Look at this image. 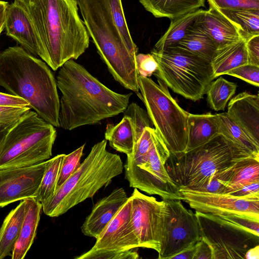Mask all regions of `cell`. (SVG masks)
Returning a JSON list of instances; mask_svg holds the SVG:
<instances>
[{
    "label": "cell",
    "instance_id": "obj_17",
    "mask_svg": "<svg viewBox=\"0 0 259 259\" xmlns=\"http://www.w3.org/2000/svg\"><path fill=\"white\" fill-rule=\"evenodd\" d=\"M5 29L6 34L27 51L40 57L41 44L33 23L26 11L14 2L8 6Z\"/></svg>",
    "mask_w": 259,
    "mask_h": 259
},
{
    "label": "cell",
    "instance_id": "obj_10",
    "mask_svg": "<svg viewBox=\"0 0 259 259\" xmlns=\"http://www.w3.org/2000/svg\"><path fill=\"white\" fill-rule=\"evenodd\" d=\"M169 156L168 148L154 128L153 142L147 150L126 156L123 168L130 186L163 199L181 200L179 188L165 168Z\"/></svg>",
    "mask_w": 259,
    "mask_h": 259
},
{
    "label": "cell",
    "instance_id": "obj_6",
    "mask_svg": "<svg viewBox=\"0 0 259 259\" xmlns=\"http://www.w3.org/2000/svg\"><path fill=\"white\" fill-rule=\"evenodd\" d=\"M55 126L28 111L0 144V169L32 166L49 159L57 136Z\"/></svg>",
    "mask_w": 259,
    "mask_h": 259
},
{
    "label": "cell",
    "instance_id": "obj_44",
    "mask_svg": "<svg viewBox=\"0 0 259 259\" xmlns=\"http://www.w3.org/2000/svg\"><path fill=\"white\" fill-rule=\"evenodd\" d=\"M197 242L177 254L171 259H193L196 251Z\"/></svg>",
    "mask_w": 259,
    "mask_h": 259
},
{
    "label": "cell",
    "instance_id": "obj_2",
    "mask_svg": "<svg viewBox=\"0 0 259 259\" xmlns=\"http://www.w3.org/2000/svg\"><path fill=\"white\" fill-rule=\"evenodd\" d=\"M30 18L41 44L40 58L54 71L78 58L90 36L77 0H14Z\"/></svg>",
    "mask_w": 259,
    "mask_h": 259
},
{
    "label": "cell",
    "instance_id": "obj_7",
    "mask_svg": "<svg viewBox=\"0 0 259 259\" xmlns=\"http://www.w3.org/2000/svg\"><path fill=\"white\" fill-rule=\"evenodd\" d=\"M158 66L154 75L174 92L193 101L206 94L215 79L210 61L177 46L150 53Z\"/></svg>",
    "mask_w": 259,
    "mask_h": 259
},
{
    "label": "cell",
    "instance_id": "obj_32",
    "mask_svg": "<svg viewBox=\"0 0 259 259\" xmlns=\"http://www.w3.org/2000/svg\"><path fill=\"white\" fill-rule=\"evenodd\" d=\"M64 154H58L48 159L40 184L34 197L41 204L51 198L56 192L61 164Z\"/></svg>",
    "mask_w": 259,
    "mask_h": 259
},
{
    "label": "cell",
    "instance_id": "obj_15",
    "mask_svg": "<svg viewBox=\"0 0 259 259\" xmlns=\"http://www.w3.org/2000/svg\"><path fill=\"white\" fill-rule=\"evenodd\" d=\"M181 200L196 211L216 215L240 214L259 219V196L237 197L180 188Z\"/></svg>",
    "mask_w": 259,
    "mask_h": 259
},
{
    "label": "cell",
    "instance_id": "obj_13",
    "mask_svg": "<svg viewBox=\"0 0 259 259\" xmlns=\"http://www.w3.org/2000/svg\"><path fill=\"white\" fill-rule=\"evenodd\" d=\"M161 238L158 259H171L177 254L201 240L195 213L180 199H163Z\"/></svg>",
    "mask_w": 259,
    "mask_h": 259
},
{
    "label": "cell",
    "instance_id": "obj_34",
    "mask_svg": "<svg viewBox=\"0 0 259 259\" xmlns=\"http://www.w3.org/2000/svg\"><path fill=\"white\" fill-rule=\"evenodd\" d=\"M84 146L85 144L68 154H64L60 168L57 189L61 186L79 166Z\"/></svg>",
    "mask_w": 259,
    "mask_h": 259
},
{
    "label": "cell",
    "instance_id": "obj_27",
    "mask_svg": "<svg viewBox=\"0 0 259 259\" xmlns=\"http://www.w3.org/2000/svg\"><path fill=\"white\" fill-rule=\"evenodd\" d=\"M140 136L131 118L124 115L117 124H108L105 133V139L114 149L126 156L133 152L134 145Z\"/></svg>",
    "mask_w": 259,
    "mask_h": 259
},
{
    "label": "cell",
    "instance_id": "obj_38",
    "mask_svg": "<svg viewBox=\"0 0 259 259\" xmlns=\"http://www.w3.org/2000/svg\"><path fill=\"white\" fill-rule=\"evenodd\" d=\"M31 108L0 106V123L12 124L18 121Z\"/></svg>",
    "mask_w": 259,
    "mask_h": 259
},
{
    "label": "cell",
    "instance_id": "obj_20",
    "mask_svg": "<svg viewBox=\"0 0 259 259\" xmlns=\"http://www.w3.org/2000/svg\"><path fill=\"white\" fill-rule=\"evenodd\" d=\"M219 134L229 146L234 159H259V144L238 126L227 112L217 113Z\"/></svg>",
    "mask_w": 259,
    "mask_h": 259
},
{
    "label": "cell",
    "instance_id": "obj_16",
    "mask_svg": "<svg viewBox=\"0 0 259 259\" xmlns=\"http://www.w3.org/2000/svg\"><path fill=\"white\" fill-rule=\"evenodd\" d=\"M48 160L29 166L0 169V207L34 197Z\"/></svg>",
    "mask_w": 259,
    "mask_h": 259
},
{
    "label": "cell",
    "instance_id": "obj_28",
    "mask_svg": "<svg viewBox=\"0 0 259 259\" xmlns=\"http://www.w3.org/2000/svg\"><path fill=\"white\" fill-rule=\"evenodd\" d=\"M156 18L172 19L205 7V0H139Z\"/></svg>",
    "mask_w": 259,
    "mask_h": 259
},
{
    "label": "cell",
    "instance_id": "obj_43",
    "mask_svg": "<svg viewBox=\"0 0 259 259\" xmlns=\"http://www.w3.org/2000/svg\"><path fill=\"white\" fill-rule=\"evenodd\" d=\"M225 190V187L214 176L207 184L197 191L223 194Z\"/></svg>",
    "mask_w": 259,
    "mask_h": 259
},
{
    "label": "cell",
    "instance_id": "obj_22",
    "mask_svg": "<svg viewBox=\"0 0 259 259\" xmlns=\"http://www.w3.org/2000/svg\"><path fill=\"white\" fill-rule=\"evenodd\" d=\"M214 177L226 188L224 194L250 183L259 182V159L247 158L234 161Z\"/></svg>",
    "mask_w": 259,
    "mask_h": 259
},
{
    "label": "cell",
    "instance_id": "obj_33",
    "mask_svg": "<svg viewBox=\"0 0 259 259\" xmlns=\"http://www.w3.org/2000/svg\"><path fill=\"white\" fill-rule=\"evenodd\" d=\"M237 84L220 77L209 84L206 94L207 103L213 110H224L237 89Z\"/></svg>",
    "mask_w": 259,
    "mask_h": 259
},
{
    "label": "cell",
    "instance_id": "obj_23",
    "mask_svg": "<svg viewBox=\"0 0 259 259\" xmlns=\"http://www.w3.org/2000/svg\"><path fill=\"white\" fill-rule=\"evenodd\" d=\"M219 135V127L217 114L189 113L187 120V144L185 152L206 143Z\"/></svg>",
    "mask_w": 259,
    "mask_h": 259
},
{
    "label": "cell",
    "instance_id": "obj_41",
    "mask_svg": "<svg viewBox=\"0 0 259 259\" xmlns=\"http://www.w3.org/2000/svg\"><path fill=\"white\" fill-rule=\"evenodd\" d=\"M227 194L242 197L253 196H259V182L248 184Z\"/></svg>",
    "mask_w": 259,
    "mask_h": 259
},
{
    "label": "cell",
    "instance_id": "obj_26",
    "mask_svg": "<svg viewBox=\"0 0 259 259\" xmlns=\"http://www.w3.org/2000/svg\"><path fill=\"white\" fill-rule=\"evenodd\" d=\"M29 204V198L23 200L4 219L0 228V259L11 255Z\"/></svg>",
    "mask_w": 259,
    "mask_h": 259
},
{
    "label": "cell",
    "instance_id": "obj_39",
    "mask_svg": "<svg viewBox=\"0 0 259 259\" xmlns=\"http://www.w3.org/2000/svg\"><path fill=\"white\" fill-rule=\"evenodd\" d=\"M248 64L259 66V34L246 40Z\"/></svg>",
    "mask_w": 259,
    "mask_h": 259
},
{
    "label": "cell",
    "instance_id": "obj_25",
    "mask_svg": "<svg viewBox=\"0 0 259 259\" xmlns=\"http://www.w3.org/2000/svg\"><path fill=\"white\" fill-rule=\"evenodd\" d=\"M210 63L215 78L226 74L234 68L248 64L246 40L242 38L217 49Z\"/></svg>",
    "mask_w": 259,
    "mask_h": 259
},
{
    "label": "cell",
    "instance_id": "obj_36",
    "mask_svg": "<svg viewBox=\"0 0 259 259\" xmlns=\"http://www.w3.org/2000/svg\"><path fill=\"white\" fill-rule=\"evenodd\" d=\"M226 74L239 78L256 87L259 86V66L246 64L233 69Z\"/></svg>",
    "mask_w": 259,
    "mask_h": 259
},
{
    "label": "cell",
    "instance_id": "obj_18",
    "mask_svg": "<svg viewBox=\"0 0 259 259\" xmlns=\"http://www.w3.org/2000/svg\"><path fill=\"white\" fill-rule=\"evenodd\" d=\"M128 197L122 188L114 189L94 206L81 227L87 236L97 239L127 201Z\"/></svg>",
    "mask_w": 259,
    "mask_h": 259
},
{
    "label": "cell",
    "instance_id": "obj_47",
    "mask_svg": "<svg viewBox=\"0 0 259 259\" xmlns=\"http://www.w3.org/2000/svg\"><path fill=\"white\" fill-rule=\"evenodd\" d=\"M259 245H256L247 250L245 254V258L251 259L256 258L258 259L259 256Z\"/></svg>",
    "mask_w": 259,
    "mask_h": 259
},
{
    "label": "cell",
    "instance_id": "obj_4",
    "mask_svg": "<svg viewBox=\"0 0 259 259\" xmlns=\"http://www.w3.org/2000/svg\"><path fill=\"white\" fill-rule=\"evenodd\" d=\"M77 1L88 33L109 72L122 87L138 95L136 45L122 35L105 0Z\"/></svg>",
    "mask_w": 259,
    "mask_h": 259
},
{
    "label": "cell",
    "instance_id": "obj_24",
    "mask_svg": "<svg viewBox=\"0 0 259 259\" xmlns=\"http://www.w3.org/2000/svg\"><path fill=\"white\" fill-rule=\"evenodd\" d=\"M42 204L34 197L29 198V204L20 231L11 253L12 259L24 258L35 237L40 217Z\"/></svg>",
    "mask_w": 259,
    "mask_h": 259
},
{
    "label": "cell",
    "instance_id": "obj_29",
    "mask_svg": "<svg viewBox=\"0 0 259 259\" xmlns=\"http://www.w3.org/2000/svg\"><path fill=\"white\" fill-rule=\"evenodd\" d=\"M175 46L209 61L212 60L217 49L211 38L195 22L184 38Z\"/></svg>",
    "mask_w": 259,
    "mask_h": 259
},
{
    "label": "cell",
    "instance_id": "obj_42",
    "mask_svg": "<svg viewBox=\"0 0 259 259\" xmlns=\"http://www.w3.org/2000/svg\"><path fill=\"white\" fill-rule=\"evenodd\" d=\"M193 259H212L210 247L202 239L197 242L196 251Z\"/></svg>",
    "mask_w": 259,
    "mask_h": 259
},
{
    "label": "cell",
    "instance_id": "obj_21",
    "mask_svg": "<svg viewBox=\"0 0 259 259\" xmlns=\"http://www.w3.org/2000/svg\"><path fill=\"white\" fill-rule=\"evenodd\" d=\"M195 22L211 38L217 49L243 38L235 25L212 7L204 10Z\"/></svg>",
    "mask_w": 259,
    "mask_h": 259
},
{
    "label": "cell",
    "instance_id": "obj_30",
    "mask_svg": "<svg viewBox=\"0 0 259 259\" xmlns=\"http://www.w3.org/2000/svg\"><path fill=\"white\" fill-rule=\"evenodd\" d=\"M203 11L199 9L170 19L167 30L157 41L153 49L157 51H162L176 45L184 38Z\"/></svg>",
    "mask_w": 259,
    "mask_h": 259
},
{
    "label": "cell",
    "instance_id": "obj_12",
    "mask_svg": "<svg viewBox=\"0 0 259 259\" xmlns=\"http://www.w3.org/2000/svg\"><path fill=\"white\" fill-rule=\"evenodd\" d=\"M140 248L131 222L130 197L96 239L93 246L75 259H136Z\"/></svg>",
    "mask_w": 259,
    "mask_h": 259
},
{
    "label": "cell",
    "instance_id": "obj_8",
    "mask_svg": "<svg viewBox=\"0 0 259 259\" xmlns=\"http://www.w3.org/2000/svg\"><path fill=\"white\" fill-rule=\"evenodd\" d=\"M235 161L228 143L219 134L189 151L170 154L165 168L179 189L199 190Z\"/></svg>",
    "mask_w": 259,
    "mask_h": 259
},
{
    "label": "cell",
    "instance_id": "obj_19",
    "mask_svg": "<svg viewBox=\"0 0 259 259\" xmlns=\"http://www.w3.org/2000/svg\"><path fill=\"white\" fill-rule=\"evenodd\" d=\"M228 116L259 144V96L241 92L230 101Z\"/></svg>",
    "mask_w": 259,
    "mask_h": 259
},
{
    "label": "cell",
    "instance_id": "obj_40",
    "mask_svg": "<svg viewBox=\"0 0 259 259\" xmlns=\"http://www.w3.org/2000/svg\"><path fill=\"white\" fill-rule=\"evenodd\" d=\"M0 106L23 107L29 106V104L21 98L0 92Z\"/></svg>",
    "mask_w": 259,
    "mask_h": 259
},
{
    "label": "cell",
    "instance_id": "obj_31",
    "mask_svg": "<svg viewBox=\"0 0 259 259\" xmlns=\"http://www.w3.org/2000/svg\"><path fill=\"white\" fill-rule=\"evenodd\" d=\"M216 10L235 25L244 39L259 34L258 10Z\"/></svg>",
    "mask_w": 259,
    "mask_h": 259
},
{
    "label": "cell",
    "instance_id": "obj_1",
    "mask_svg": "<svg viewBox=\"0 0 259 259\" xmlns=\"http://www.w3.org/2000/svg\"><path fill=\"white\" fill-rule=\"evenodd\" d=\"M56 82L61 93L59 127L68 131L123 113L132 95L110 90L74 60L60 68Z\"/></svg>",
    "mask_w": 259,
    "mask_h": 259
},
{
    "label": "cell",
    "instance_id": "obj_35",
    "mask_svg": "<svg viewBox=\"0 0 259 259\" xmlns=\"http://www.w3.org/2000/svg\"><path fill=\"white\" fill-rule=\"evenodd\" d=\"M215 9H253L259 10V0H207Z\"/></svg>",
    "mask_w": 259,
    "mask_h": 259
},
{
    "label": "cell",
    "instance_id": "obj_46",
    "mask_svg": "<svg viewBox=\"0 0 259 259\" xmlns=\"http://www.w3.org/2000/svg\"><path fill=\"white\" fill-rule=\"evenodd\" d=\"M17 122L12 124L0 123V144L9 130Z\"/></svg>",
    "mask_w": 259,
    "mask_h": 259
},
{
    "label": "cell",
    "instance_id": "obj_37",
    "mask_svg": "<svg viewBox=\"0 0 259 259\" xmlns=\"http://www.w3.org/2000/svg\"><path fill=\"white\" fill-rule=\"evenodd\" d=\"M136 67L139 76L149 77L156 70L157 63L151 54H139L136 57Z\"/></svg>",
    "mask_w": 259,
    "mask_h": 259
},
{
    "label": "cell",
    "instance_id": "obj_3",
    "mask_svg": "<svg viewBox=\"0 0 259 259\" xmlns=\"http://www.w3.org/2000/svg\"><path fill=\"white\" fill-rule=\"evenodd\" d=\"M0 86L26 101L43 119L59 127L60 99L49 66L22 47L0 52Z\"/></svg>",
    "mask_w": 259,
    "mask_h": 259
},
{
    "label": "cell",
    "instance_id": "obj_9",
    "mask_svg": "<svg viewBox=\"0 0 259 259\" xmlns=\"http://www.w3.org/2000/svg\"><path fill=\"white\" fill-rule=\"evenodd\" d=\"M157 81L158 84L149 77L139 76L140 98L170 154L184 153L187 144L189 113L179 106L164 82L159 79Z\"/></svg>",
    "mask_w": 259,
    "mask_h": 259
},
{
    "label": "cell",
    "instance_id": "obj_45",
    "mask_svg": "<svg viewBox=\"0 0 259 259\" xmlns=\"http://www.w3.org/2000/svg\"><path fill=\"white\" fill-rule=\"evenodd\" d=\"M9 3L0 1V35L5 29L6 15Z\"/></svg>",
    "mask_w": 259,
    "mask_h": 259
},
{
    "label": "cell",
    "instance_id": "obj_5",
    "mask_svg": "<svg viewBox=\"0 0 259 259\" xmlns=\"http://www.w3.org/2000/svg\"><path fill=\"white\" fill-rule=\"evenodd\" d=\"M107 141L95 144L74 172L56 191L54 196L42 204L44 213L58 217L84 201L93 198L112 179L122 173L120 157L109 152Z\"/></svg>",
    "mask_w": 259,
    "mask_h": 259
},
{
    "label": "cell",
    "instance_id": "obj_11",
    "mask_svg": "<svg viewBox=\"0 0 259 259\" xmlns=\"http://www.w3.org/2000/svg\"><path fill=\"white\" fill-rule=\"evenodd\" d=\"M202 239L210 247L212 259L245 258L258 245L259 236L209 213L196 211Z\"/></svg>",
    "mask_w": 259,
    "mask_h": 259
},
{
    "label": "cell",
    "instance_id": "obj_14",
    "mask_svg": "<svg viewBox=\"0 0 259 259\" xmlns=\"http://www.w3.org/2000/svg\"><path fill=\"white\" fill-rule=\"evenodd\" d=\"M131 222L140 247L160 249L163 200L158 201L134 188L130 196Z\"/></svg>",
    "mask_w": 259,
    "mask_h": 259
}]
</instances>
